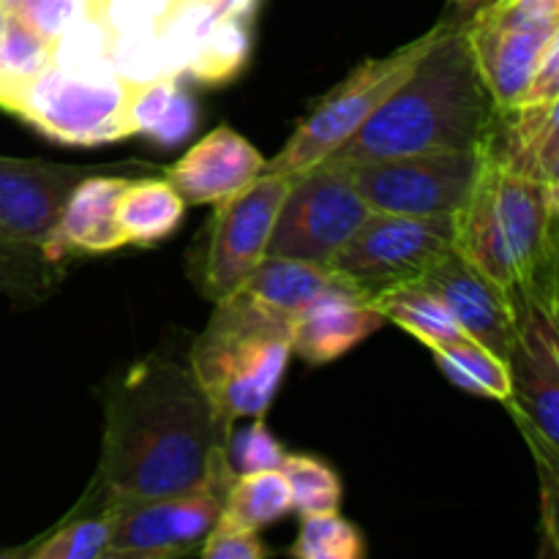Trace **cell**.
<instances>
[{
	"instance_id": "obj_1",
	"label": "cell",
	"mask_w": 559,
	"mask_h": 559,
	"mask_svg": "<svg viewBox=\"0 0 559 559\" xmlns=\"http://www.w3.org/2000/svg\"><path fill=\"white\" fill-rule=\"evenodd\" d=\"M102 402V459L82 502L104 511L118 500L200 489L227 495L233 424L216 413L189 366L151 355L109 382Z\"/></svg>"
},
{
	"instance_id": "obj_2",
	"label": "cell",
	"mask_w": 559,
	"mask_h": 559,
	"mask_svg": "<svg viewBox=\"0 0 559 559\" xmlns=\"http://www.w3.org/2000/svg\"><path fill=\"white\" fill-rule=\"evenodd\" d=\"M497 104L480 76L462 25L440 20V33L407 80L369 120L331 153L336 164L437 151H480Z\"/></svg>"
},
{
	"instance_id": "obj_3",
	"label": "cell",
	"mask_w": 559,
	"mask_h": 559,
	"mask_svg": "<svg viewBox=\"0 0 559 559\" xmlns=\"http://www.w3.org/2000/svg\"><path fill=\"white\" fill-rule=\"evenodd\" d=\"M557 186L484 162L456 216L453 249L506 295L557 306Z\"/></svg>"
},
{
	"instance_id": "obj_4",
	"label": "cell",
	"mask_w": 559,
	"mask_h": 559,
	"mask_svg": "<svg viewBox=\"0 0 559 559\" xmlns=\"http://www.w3.org/2000/svg\"><path fill=\"white\" fill-rule=\"evenodd\" d=\"M289 358L293 317L238 289L216 300L205 331L191 344L189 369L216 413L235 426L267 413Z\"/></svg>"
},
{
	"instance_id": "obj_5",
	"label": "cell",
	"mask_w": 559,
	"mask_h": 559,
	"mask_svg": "<svg viewBox=\"0 0 559 559\" xmlns=\"http://www.w3.org/2000/svg\"><path fill=\"white\" fill-rule=\"evenodd\" d=\"M511 298L516 336L508 353L513 418L533 445L540 480L559 484V353H557V306L544 304L533 295Z\"/></svg>"
},
{
	"instance_id": "obj_6",
	"label": "cell",
	"mask_w": 559,
	"mask_h": 559,
	"mask_svg": "<svg viewBox=\"0 0 559 559\" xmlns=\"http://www.w3.org/2000/svg\"><path fill=\"white\" fill-rule=\"evenodd\" d=\"M456 240V218L369 213L358 233L328 262L349 293L371 304L388 289L418 284Z\"/></svg>"
},
{
	"instance_id": "obj_7",
	"label": "cell",
	"mask_w": 559,
	"mask_h": 559,
	"mask_svg": "<svg viewBox=\"0 0 559 559\" xmlns=\"http://www.w3.org/2000/svg\"><path fill=\"white\" fill-rule=\"evenodd\" d=\"M437 33H440V22L388 58L360 63L336 91L328 93L311 109L309 118L295 129L282 153L273 162H265V173L298 175L336 153L374 115V109L407 80Z\"/></svg>"
},
{
	"instance_id": "obj_8",
	"label": "cell",
	"mask_w": 559,
	"mask_h": 559,
	"mask_svg": "<svg viewBox=\"0 0 559 559\" xmlns=\"http://www.w3.org/2000/svg\"><path fill=\"white\" fill-rule=\"evenodd\" d=\"M131 85L115 74H71L49 63L9 107L60 145H109L134 136L129 123Z\"/></svg>"
},
{
	"instance_id": "obj_9",
	"label": "cell",
	"mask_w": 559,
	"mask_h": 559,
	"mask_svg": "<svg viewBox=\"0 0 559 559\" xmlns=\"http://www.w3.org/2000/svg\"><path fill=\"white\" fill-rule=\"evenodd\" d=\"M369 213L347 167L325 158L293 175L265 254L328 265Z\"/></svg>"
},
{
	"instance_id": "obj_10",
	"label": "cell",
	"mask_w": 559,
	"mask_h": 559,
	"mask_svg": "<svg viewBox=\"0 0 559 559\" xmlns=\"http://www.w3.org/2000/svg\"><path fill=\"white\" fill-rule=\"evenodd\" d=\"M374 213L456 218L484 169L480 151H437L344 164Z\"/></svg>"
},
{
	"instance_id": "obj_11",
	"label": "cell",
	"mask_w": 559,
	"mask_h": 559,
	"mask_svg": "<svg viewBox=\"0 0 559 559\" xmlns=\"http://www.w3.org/2000/svg\"><path fill=\"white\" fill-rule=\"evenodd\" d=\"M500 109L522 102L540 58L559 41V0H491L464 25Z\"/></svg>"
},
{
	"instance_id": "obj_12",
	"label": "cell",
	"mask_w": 559,
	"mask_h": 559,
	"mask_svg": "<svg viewBox=\"0 0 559 559\" xmlns=\"http://www.w3.org/2000/svg\"><path fill=\"white\" fill-rule=\"evenodd\" d=\"M293 175L262 173L238 194L216 205L211 224V243L202 265V293L216 304L238 293L257 262L265 257L278 207Z\"/></svg>"
},
{
	"instance_id": "obj_13",
	"label": "cell",
	"mask_w": 559,
	"mask_h": 559,
	"mask_svg": "<svg viewBox=\"0 0 559 559\" xmlns=\"http://www.w3.org/2000/svg\"><path fill=\"white\" fill-rule=\"evenodd\" d=\"M222 502L218 489L112 502L107 506L112 516L107 559H167L200 551L222 516Z\"/></svg>"
},
{
	"instance_id": "obj_14",
	"label": "cell",
	"mask_w": 559,
	"mask_h": 559,
	"mask_svg": "<svg viewBox=\"0 0 559 559\" xmlns=\"http://www.w3.org/2000/svg\"><path fill=\"white\" fill-rule=\"evenodd\" d=\"M85 175V167L0 156V233L47 246L71 189Z\"/></svg>"
},
{
	"instance_id": "obj_15",
	"label": "cell",
	"mask_w": 559,
	"mask_h": 559,
	"mask_svg": "<svg viewBox=\"0 0 559 559\" xmlns=\"http://www.w3.org/2000/svg\"><path fill=\"white\" fill-rule=\"evenodd\" d=\"M418 284L431 289L451 309L464 336L484 344L497 358L508 360L513 336H516V320H513L511 298L506 289L486 278L456 249L448 251Z\"/></svg>"
},
{
	"instance_id": "obj_16",
	"label": "cell",
	"mask_w": 559,
	"mask_h": 559,
	"mask_svg": "<svg viewBox=\"0 0 559 559\" xmlns=\"http://www.w3.org/2000/svg\"><path fill=\"white\" fill-rule=\"evenodd\" d=\"M265 173V158L238 131L218 126L164 175L189 205H218Z\"/></svg>"
},
{
	"instance_id": "obj_17",
	"label": "cell",
	"mask_w": 559,
	"mask_h": 559,
	"mask_svg": "<svg viewBox=\"0 0 559 559\" xmlns=\"http://www.w3.org/2000/svg\"><path fill=\"white\" fill-rule=\"evenodd\" d=\"M557 126V102L497 107L495 123L480 145V156L508 173L559 186Z\"/></svg>"
},
{
	"instance_id": "obj_18",
	"label": "cell",
	"mask_w": 559,
	"mask_h": 559,
	"mask_svg": "<svg viewBox=\"0 0 559 559\" xmlns=\"http://www.w3.org/2000/svg\"><path fill=\"white\" fill-rule=\"evenodd\" d=\"M385 325V317L349 289H333L293 317V353L306 364H333Z\"/></svg>"
},
{
	"instance_id": "obj_19",
	"label": "cell",
	"mask_w": 559,
	"mask_h": 559,
	"mask_svg": "<svg viewBox=\"0 0 559 559\" xmlns=\"http://www.w3.org/2000/svg\"><path fill=\"white\" fill-rule=\"evenodd\" d=\"M129 178L112 175H85L71 189L60 213L47 249L63 260L66 254H107L123 249L126 238L115 222L118 197L123 194Z\"/></svg>"
},
{
	"instance_id": "obj_20",
	"label": "cell",
	"mask_w": 559,
	"mask_h": 559,
	"mask_svg": "<svg viewBox=\"0 0 559 559\" xmlns=\"http://www.w3.org/2000/svg\"><path fill=\"white\" fill-rule=\"evenodd\" d=\"M240 289H246L257 300L282 311V314L295 317L325 293L347 287L328 265L265 254L257 262L254 271L249 273V278H246Z\"/></svg>"
},
{
	"instance_id": "obj_21",
	"label": "cell",
	"mask_w": 559,
	"mask_h": 559,
	"mask_svg": "<svg viewBox=\"0 0 559 559\" xmlns=\"http://www.w3.org/2000/svg\"><path fill=\"white\" fill-rule=\"evenodd\" d=\"M129 123L134 134L147 136L153 145L164 151H173L189 142L200 123V115H197L191 93L180 87V80L162 76V80L131 87Z\"/></svg>"
},
{
	"instance_id": "obj_22",
	"label": "cell",
	"mask_w": 559,
	"mask_h": 559,
	"mask_svg": "<svg viewBox=\"0 0 559 559\" xmlns=\"http://www.w3.org/2000/svg\"><path fill=\"white\" fill-rule=\"evenodd\" d=\"M186 202L178 191L158 178L129 180L118 197L115 222L123 233L126 243L151 246L169 238L183 222Z\"/></svg>"
},
{
	"instance_id": "obj_23",
	"label": "cell",
	"mask_w": 559,
	"mask_h": 559,
	"mask_svg": "<svg viewBox=\"0 0 559 559\" xmlns=\"http://www.w3.org/2000/svg\"><path fill=\"white\" fill-rule=\"evenodd\" d=\"M293 513V491L282 469H260V473L235 475L222 502L218 522L233 527L260 533L262 527L282 522Z\"/></svg>"
},
{
	"instance_id": "obj_24",
	"label": "cell",
	"mask_w": 559,
	"mask_h": 559,
	"mask_svg": "<svg viewBox=\"0 0 559 559\" xmlns=\"http://www.w3.org/2000/svg\"><path fill=\"white\" fill-rule=\"evenodd\" d=\"M385 322H396L407 333H413L420 344L429 349L451 344L464 336L459 322L453 320L451 309L437 298L424 284H407V287L388 289L371 300Z\"/></svg>"
},
{
	"instance_id": "obj_25",
	"label": "cell",
	"mask_w": 559,
	"mask_h": 559,
	"mask_svg": "<svg viewBox=\"0 0 559 559\" xmlns=\"http://www.w3.org/2000/svg\"><path fill=\"white\" fill-rule=\"evenodd\" d=\"M431 353H435L442 374L462 391L475 393V396L500 399V402L511 399V377H508L506 360L497 358L484 344L462 336L456 342L435 347Z\"/></svg>"
},
{
	"instance_id": "obj_26",
	"label": "cell",
	"mask_w": 559,
	"mask_h": 559,
	"mask_svg": "<svg viewBox=\"0 0 559 559\" xmlns=\"http://www.w3.org/2000/svg\"><path fill=\"white\" fill-rule=\"evenodd\" d=\"M63 267L41 243H25L0 233V293L36 304L58 287Z\"/></svg>"
},
{
	"instance_id": "obj_27",
	"label": "cell",
	"mask_w": 559,
	"mask_h": 559,
	"mask_svg": "<svg viewBox=\"0 0 559 559\" xmlns=\"http://www.w3.org/2000/svg\"><path fill=\"white\" fill-rule=\"evenodd\" d=\"M52 60V41L33 31L20 14L5 16L0 47V107L9 109L14 98L41 74Z\"/></svg>"
},
{
	"instance_id": "obj_28",
	"label": "cell",
	"mask_w": 559,
	"mask_h": 559,
	"mask_svg": "<svg viewBox=\"0 0 559 559\" xmlns=\"http://www.w3.org/2000/svg\"><path fill=\"white\" fill-rule=\"evenodd\" d=\"M82 513L87 519H66L63 527L44 535L38 544L16 551H5V555L31 559H107L109 535H112L109 508Z\"/></svg>"
},
{
	"instance_id": "obj_29",
	"label": "cell",
	"mask_w": 559,
	"mask_h": 559,
	"mask_svg": "<svg viewBox=\"0 0 559 559\" xmlns=\"http://www.w3.org/2000/svg\"><path fill=\"white\" fill-rule=\"evenodd\" d=\"M112 38L115 31L102 14H85L55 38L49 63L71 74H115L109 60Z\"/></svg>"
},
{
	"instance_id": "obj_30",
	"label": "cell",
	"mask_w": 559,
	"mask_h": 559,
	"mask_svg": "<svg viewBox=\"0 0 559 559\" xmlns=\"http://www.w3.org/2000/svg\"><path fill=\"white\" fill-rule=\"evenodd\" d=\"M251 22L235 20V16H222L216 25L211 27L202 47L197 49L194 60H191L186 76L200 82H227L238 74L246 66L251 52Z\"/></svg>"
},
{
	"instance_id": "obj_31",
	"label": "cell",
	"mask_w": 559,
	"mask_h": 559,
	"mask_svg": "<svg viewBox=\"0 0 559 559\" xmlns=\"http://www.w3.org/2000/svg\"><path fill=\"white\" fill-rule=\"evenodd\" d=\"M287 555L298 559H360L366 555V544L358 527L336 511L311 513L304 516L298 540L289 546Z\"/></svg>"
},
{
	"instance_id": "obj_32",
	"label": "cell",
	"mask_w": 559,
	"mask_h": 559,
	"mask_svg": "<svg viewBox=\"0 0 559 559\" xmlns=\"http://www.w3.org/2000/svg\"><path fill=\"white\" fill-rule=\"evenodd\" d=\"M293 491V511L300 516L311 513H331L342 506V480L314 456H284L278 467Z\"/></svg>"
},
{
	"instance_id": "obj_33",
	"label": "cell",
	"mask_w": 559,
	"mask_h": 559,
	"mask_svg": "<svg viewBox=\"0 0 559 559\" xmlns=\"http://www.w3.org/2000/svg\"><path fill=\"white\" fill-rule=\"evenodd\" d=\"M109 60H112L115 76L131 87L169 76L156 27H131V31L115 33Z\"/></svg>"
},
{
	"instance_id": "obj_34",
	"label": "cell",
	"mask_w": 559,
	"mask_h": 559,
	"mask_svg": "<svg viewBox=\"0 0 559 559\" xmlns=\"http://www.w3.org/2000/svg\"><path fill=\"white\" fill-rule=\"evenodd\" d=\"M254 424H249L246 429L233 431L229 435L227 445V459L229 469L235 475H249L260 473V469H276L282 467L284 448L276 437L267 431L265 420L251 418Z\"/></svg>"
},
{
	"instance_id": "obj_35",
	"label": "cell",
	"mask_w": 559,
	"mask_h": 559,
	"mask_svg": "<svg viewBox=\"0 0 559 559\" xmlns=\"http://www.w3.org/2000/svg\"><path fill=\"white\" fill-rule=\"evenodd\" d=\"M11 14H20L33 31L41 33L47 41H55L71 22L96 14V9L93 0H22Z\"/></svg>"
},
{
	"instance_id": "obj_36",
	"label": "cell",
	"mask_w": 559,
	"mask_h": 559,
	"mask_svg": "<svg viewBox=\"0 0 559 559\" xmlns=\"http://www.w3.org/2000/svg\"><path fill=\"white\" fill-rule=\"evenodd\" d=\"M200 557L205 559H262L267 557L265 544L257 533L233 527V524L216 522V527L202 540Z\"/></svg>"
},
{
	"instance_id": "obj_37",
	"label": "cell",
	"mask_w": 559,
	"mask_h": 559,
	"mask_svg": "<svg viewBox=\"0 0 559 559\" xmlns=\"http://www.w3.org/2000/svg\"><path fill=\"white\" fill-rule=\"evenodd\" d=\"M175 0H102L98 14L115 33L131 27H156Z\"/></svg>"
},
{
	"instance_id": "obj_38",
	"label": "cell",
	"mask_w": 559,
	"mask_h": 559,
	"mask_svg": "<svg viewBox=\"0 0 559 559\" xmlns=\"http://www.w3.org/2000/svg\"><path fill=\"white\" fill-rule=\"evenodd\" d=\"M559 102V41L546 49L540 58L538 69H535L533 80H530L527 91H524L519 104H549Z\"/></svg>"
},
{
	"instance_id": "obj_39",
	"label": "cell",
	"mask_w": 559,
	"mask_h": 559,
	"mask_svg": "<svg viewBox=\"0 0 559 559\" xmlns=\"http://www.w3.org/2000/svg\"><path fill=\"white\" fill-rule=\"evenodd\" d=\"M486 3H491V0H445V16L442 20L464 27L469 22V16L478 14Z\"/></svg>"
},
{
	"instance_id": "obj_40",
	"label": "cell",
	"mask_w": 559,
	"mask_h": 559,
	"mask_svg": "<svg viewBox=\"0 0 559 559\" xmlns=\"http://www.w3.org/2000/svg\"><path fill=\"white\" fill-rule=\"evenodd\" d=\"M213 3L222 11V16H235V20L251 22L254 20L260 0H213Z\"/></svg>"
},
{
	"instance_id": "obj_41",
	"label": "cell",
	"mask_w": 559,
	"mask_h": 559,
	"mask_svg": "<svg viewBox=\"0 0 559 559\" xmlns=\"http://www.w3.org/2000/svg\"><path fill=\"white\" fill-rule=\"evenodd\" d=\"M5 16H9V11L0 5V47H3V33H5Z\"/></svg>"
},
{
	"instance_id": "obj_42",
	"label": "cell",
	"mask_w": 559,
	"mask_h": 559,
	"mask_svg": "<svg viewBox=\"0 0 559 559\" xmlns=\"http://www.w3.org/2000/svg\"><path fill=\"white\" fill-rule=\"evenodd\" d=\"M20 3H22V0H0V5H3L5 11H14Z\"/></svg>"
}]
</instances>
